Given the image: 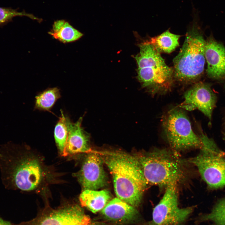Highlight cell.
<instances>
[{
	"mask_svg": "<svg viewBox=\"0 0 225 225\" xmlns=\"http://www.w3.org/2000/svg\"><path fill=\"white\" fill-rule=\"evenodd\" d=\"M23 148L10 142L0 146L1 178L8 190L32 191L42 179L40 162Z\"/></svg>",
	"mask_w": 225,
	"mask_h": 225,
	"instance_id": "cell-1",
	"label": "cell"
},
{
	"mask_svg": "<svg viewBox=\"0 0 225 225\" xmlns=\"http://www.w3.org/2000/svg\"><path fill=\"white\" fill-rule=\"evenodd\" d=\"M100 155L112 176L117 197L137 207L147 184L134 156L119 152H105Z\"/></svg>",
	"mask_w": 225,
	"mask_h": 225,
	"instance_id": "cell-2",
	"label": "cell"
},
{
	"mask_svg": "<svg viewBox=\"0 0 225 225\" xmlns=\"http://www.w3.org/2000/svg\"><path fill=\"white\" fill-rule=\"evenodd\" d=\"M173 151L157 149L134 155L147 184L166 188L188 178L187 165Z\"/></svg>",
	"mask_w": 225,
	"mask_h": 225,
	"instance_id": "cell-3",
	"label": "cell"
},
{
	"mask_svg": "<svg viewBox=\"0 0 225 225\" xmlns=\"http://www.w3.org/2000/svg\"><path fill=\"white\" fill-rule=\"evenodd\" d=\"M135 57L138 65L137 78L142 87L152 93L170 90L174 79L173 68L166 64L160 53L148 41L139 45Z\"/></svg>",
	"mask_w": 225,
	"mask_h": 225,
	"instance_id": "cell-4",
	"label": "cell"
},
{
	"mask_svg": "<svg viewBox=\"0 0 225 225\" xmlns=\"http://www.w3.org/2000/svg\"><path fill=\"white\" fill-rule=\"evenodd\" d=\"M205 44L200 29L194 22L188 31L180 52L173 60L174 79L191 83L200 78L206 60Z\"/></svg>",
	"mask_w": 225,
	"mask_h": 225,
	"instance_id": "cell-5",
	"label": "cell"
},
{
	"mask_svg": "<svg viewBox=\"0 0 225 225\" xmlns=\"http://www.w3.org/2000/svg\"><path fill=\"white\" fill-rule=\"evenodd\" d=\"M162 123L166 138L174 152L202 147L200 137L193 131L187 116L182 109L169 110L163 116Z\"/></svg>",
	"mask_w": 225,
	"mask_h": 225,
	"instance_id": "cell-6",
	"label": "cell"
},
{
	"mask_svg": "<svg viewBox=\"0 0 225 225\" xmlns=\"http://www.w3.org/2000/svg\"><path fill=\"white\" fill-rule=\"evenodd\" d=\"M202 143L200 153L188 162L198 168L202 178L212 188L225 186V158L221 155L213 141L202 133Z\"/></svg>",
	"mask_w": 225,
	"mask_h": 225,
	"instance_id": "cell-7",
	"label": "cell"
},
{
	"mask_svg": "<svg viewBox=\"0 0 225 225\" xmlns=\"http://www.w3.org/2000/svg\"><path fill=\"white\" fill-rule=\"evenodd\" d=\"M18 225H91L89 218L78 205L45 208L34 218Z\"/></svg>",
	"mask_w": 225,
	"mask_h": 225,
	"instance_id": "cell-8",
	"label": "cell"
},
{
	"mask_svg": "<svg viewBox=\"0 0 225 225\" xmlns=\"http://www.w3.org/2000/svg\"><path fill=\"white\" fill-rule=\"evenodd\" d=\"M177 187L171 185L166 188L162 199L153 210L149 225H180L192 212V208L178 207Z\"/></svg>",
	"mask_w": 225,
	"mask_h": 225,
	"instance_id": "cell-9",
	"label": "cell"
},
{
	"mask_svg": "<svg viewBox=\"0 0 225 225\" xmlns=\"http://www.w3.org/2000/svg\"><path fill=\"white\" fill-rule=\"evenodd\" d=\"M184 98L180 107L190 111L197 109L211 120L217 98L210 84L201 82L195 83L185 92Z\"/></svg>",
	"mask_w": 225,
	"mask_h": 225,
	"instance_id": "cell-10",
	"label": "cell"
},
{
	"mask_svg": "<svg viewBox=\"0 0 225 225\" xmlns=\"http://www.w3.org/2000/svg\"><path fill=\"white\" fill-rule=\"evenodd\" d=\"M103 163L98 153H91L86 158L78 175V180L84 190H96L107 184L108 178Z\"/></svg>",
	"mask_w": 225,
	"mask_h": 225,
	"instance_id": "cell-11",
	"label": "cell"
},
{
	"mask_svg": "<svg viewBox=\"0 0 225 225\" xmlns=\"http://www.w3.org/2000/svg\"><path fill=\"white\" fill-rule=\"evenodd\" d=\"M205 60L206 70L210 78L218 80L225 79V47L212 38L206 41Z\"/></svg>",
	"mask_w": 225,
	"mask_h": 225,
	"instance_id": "cell-12",
	"label": "cell"
},
{
	"mask_svg": "<svg viewBox=\"0 0 225 225\" xmlns=\"http://www.w3.org/2000/svg\"><path fill=\"white\" fill-rule=\"evenodd\" d=\"M101 213L105 219L117 223H132L140 220L139 213L135 207L118 198L111 200Z\"/></svg>",
	"mask_w": 225,
	"mask_h": 225,
	"instance_id": "cell-13",
	"label": "cell"
},
{
	"mask_svg": "<svg viewBox=\"0 0 225 225\" xmlns=\"http://www.w3.org/2000/svg\"><path fill=\"white\" fill-rule=\"evenodd\" d=\"M82 118L75 123L70 122L68 133L62 156H66L86 152L90 150L89 136L81 126Z\"/></svg>",
	"mask_w": 225,
	"mask_h": 225,
	"instance_id": "cell-14",
	"label": "cell"
},
{
	"mask_svg": "<svg viewBox=\"0 0 225 225\" xmlns=\"http://www.w3.org/2000/svg\"><path fill=\"white\" fill-rule=\"evenodd\" d=\"M111 198L110 192L105 189L99 191L84 190L79 197L82 206L86 208L94 213L101 211Z\"/></svg>",
	"mask_w": 225,
	"mask_h": 225,
	"instance_id": "cell-15",
	"label": "cell"
},
{
	"mask_svg": "<svg viewBox=\"0 0 225 225\" xmlns=\"http://www.w3.org/2000/svg\"><path fill=\"white\" fill-rule=\"evenodd\" d=\"M48 33L54 38L64 43L75 42L83 36L82 33L64 20L55 21Z\"/></svg>",
	"mask_w": 225,
	"mask_h": 225,
	"instance_id": "cell-16",
	"label": "cell"
},
{
	"mask_svg": "<svg viewBox=\"0 0 225 225\" xmlns=\"http://www.w3.org/2000/svg\"><path fill=\"white\" fill-rule=\"evenodd\" d=\"M181 36L171 32L167 30L160 35L151 38L149 42L160 53H170L179 46Z\"/></svg>",
	"mask_w": 225,
	"mask_h": 225,
	"instance_id": "cell-17",
	"label": "cell"
},
{
	"mask_svg": "<svg viewBox=\"0 0 225 225\" xmlns=\"http://www.w3.org/2000/svg\"><path fill=\"white\" fill-rule=\"evenodd\" d=\"M69 118L61 111V115L55 127L54 137L58 148L62 155L63 152L68 133Z\"/></svg>",
	"mask_w": 225,
	"mask_h": 225,
	"instance_id": "cell-18",
	"label": "cell"
},
{
	"mask_svg": "<svg viewBox=\"0 0 225 225\" xmlns=\"http://www.w3.org/2000/svg\"><path fill=\"white\" fill-rule=\"evenodd\" d=\"M61 97L57 88H49L41 92L35 98V108L43 111L50 110Z\"/></svg>",
	"mask_w": 225,
	"mask_h": 225,
	"instance_id": "cell-19",
	"label": "cell"
},
{
	"mask_svg": "<svg viewBox=\"0 0 225 225\" xmlns=\"http://www.w3.org/2000/svg\"><path fill=\"white\" fill-rule=\"evenodd\" d=\"M27 16L30 18L40 21V19L33 15L27 13L24 11L19 12L18 9L11 7H0V28L2 27L8 23L12 21V19L16 16Z\"/></svg>",
	"mask_w": 225,
	"mask_h": 225,
	"instance_id": "cell-20",
	"label": "cell"
},
{
	"mask_svg": "<svg viewBox=\"0 0 225 225\" xmlns=\"http://www.w3.org/2000/svg\"><path fill=\"white\" fill-rule=\"evenodd\" d=\"M203 220H210L216 225H225V198L220 200L212 211L203 217Z\"/></svg>",
	"mask_w": 225,
	"mask_h": 225,
	"instance_id": "cell-21",
	"label": "cell"
},
{
	"mask_svg": "<svg viewBox=\"0 0 225 225\" xmlns=\"http://www.w3.org/2000/svg\"><path fill=\"white\" fill-rule=\"evenodd\" d=\"M0 225H11L10 223L0 218Z\"/></svg>",
	"mask_w": 225,
	"mask_h": 225,
	"instance_id": "cell-22",
	"label": "cell"
},
{
	"mask_svg": "<svg viewBox=\"0 0 225 225\" xmlns=\"http://www.w3.org/2000/svg\"><path fill=\"white\" fill-rule=\"evenodd\" d=\"M223 138L224 139L225 141V117L224 118V126H223Z\"/></svg>",
	"mask_w": 225,
	"mask_h": 225,
	"instance_id": "cell-23",
	"label": "cell"
}]
</instances>
